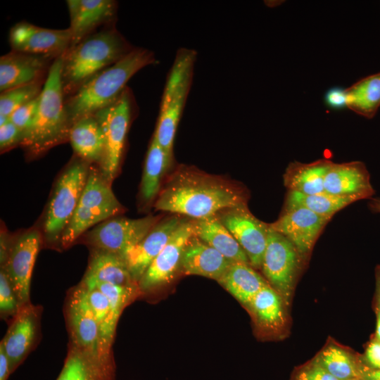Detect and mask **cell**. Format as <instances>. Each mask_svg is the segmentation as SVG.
<instances>
[{"label": "cell", "mask_w": 380, "mask_h": 380, "mask_svg": "<svg viewBox=\"0 0 380 380\" xmlns=\"http://www.w3.org/2000/svg\"><path fill=\"white\" fill-rule=\"evenodd\" d=\"M89 163L75 160L61 175L50 199L44 222V234L47 243H60L63 234L71 220L89 176Z\"/></svg>", "instance_id": "52a82bcc"}, {"label": "cell", "mask_w": 380, "mask_h": 380, "mask_svg": "<svg viewBox=\"0 0 380 380\" xmlns=\"http://www.w3.org/2000/svg\"><path fill=\"white\" fill-rule=\"evenodd\" d=\"M100 326L104 341L113 347L119 317L115 314L107 297L95 287L79 284Z\"/></svg>", "instance_id": "836d02e7"}, {"label": "cell", "mask_w": 380, "mask_h": 380, "mask_svg": "<svg viewBox=\"0 0 380 380\" xmlns=\"http://www.w3.org/2000/svg\"><path fill=\"white\" fill-rule=\"evenodd\" d=\"M333 163L326 158L309 163L291 162L284 174V186L288 191L305 195L322 193L325 176Z\"/></svg>", "instance_id": "4316f807"}, {"label": "cell", "mask_w": 380, "mask_h": 380, "mask_svg": "<svg viewBox=\"0 0 380 380\" xmlns=\"http://www.w3.org/2000/svg\"><path fill=\"white\" fill-rule=\"evenodd\" d=\"M362 357L368 367L380 369V342L372 336Z\"/></svg>", "instance_id": "b9f144b4"}, {"label": "cell", "mask_w": 380, "mask_h": 380, "mask_svg": "<svg viewBox=\"0 0 380 380\" xmlns=\"http://www.w3.org/2000/svg\"><path fill=\"white\" fill-rule=\"evenodd\" d=\"M304 260L288 239L270 227L260 270L268 284L281 296L287 306L291 302Z\"/></svg>", "instance_id": "9c48e42d"}, {"label": "cell", "mask_w": 380, "mask_h": 380, "mask_svg": "<svg viewBox=\"0 0 380 380\" xmlns=\"http://www.w3.org/2000/svg\"><path fill=\"white\" fill-rule=\"evenodd\" d=\"M248 194L240 184L181 165L169 176L156 199L157 210L196 220L247 204Z\"/></svg>", "instance_id": "6da1fadb"}, {"label": "cell", "mask_w": 380, "mask_h": 380, "mask_svg": "<svg viewBox=\"0 0 380 380\" xmlns=\"http://www.w3.org/2000/svg\"><path fill=\"white\" fill-rule=\"evenodd\" d=\"M63 55L53 62L42 91L34 122L20 145L31 156H39L69 137L71 124L65 108L62 82Z\"/></svg>", "instance_id": "277c9868"}, {"label": "cell", "mask_w": 380, "mask_h": 380, "mask_svg": "<svg viewBox=\"0 0 380 380\" xmlns=\"http://www.w3.org/2000/svg\"><path fill=\"white\" fill-rule=\"evenodd\" d=\"M160 216L111 218L89 230L84 241L92 248L121 255L139 242L160 221Z\"/></svg>", "instance_id": "30bf717a"}, {"label": "cell", "mask_w": 380, "mask_h": 380, "mask_svg": "<svg viewBox=\"0 0 380 380\" xmlns=\"http://www.w3.org/2000/svg\"><path fill=\"white\" fill-rule=\"evenodd\" d=\"M218 282L246 308L267 281L251 265L233 262Z\"/></svg>", "instance_id": "f1b7e54d"}, {"label": "cell", "mask_w": 380, "mask_h": 380, "mask_svg": "<svg viewBox=\"0 0 380 380\" xmlns=\"http://www.w3.org/2000/svg\"><path fill=\"white\" fill-rule=\"evenodd\" d=\"M113 351L94 353L69 343L62 369L56 380H115Z\"/></svg>", "instance_id": "ffe728a7"}, {"label": "cell", "mask_w": 380, "mask_h": 380, "mask_svg": "<svg viewBox=\"0 0 380 380\" xmlns=\"http://www.w3.org/2000/svg\"><path fill=\"white\" fill-rule=\"evenodd\" d=\"M376 316V330L373 337L380 342V310H375Z\"/></svg>", "instance_id": "7dc6e473"}, {"label": "cell", "mask_w": 380, "mask_h": 380, "mask_svg": "<svg viewBox=\"0 0 380 380\" xmlns=\"http://www.w3.org/2000/svg\"><path fill=\"white\" fill-rule=\"evenodd\" d=\"M287 307L281 296L268 284L254 296L246 308L260 334L265 337L280 338L288 332Z\"/></svg>", "instance_id": "7402d4cb"}, {"label": "cell", "mask_w": 380, "mask_h": 380, "mask_svg": "<svg viewBox=\"0 0 380 380\" xmlns=\"http://www.w3.org/2000/svg\"><path fill=\"white\" fill-rule=\"evenodd\" d=\"M357 380H360V379H357Z\"/></svg>", "instance_id": "c3c4849f"}, {"label": "cell", "mask_w": 380, "mask_h": 380, "mask_svg": "<svg viewBox=\"0 0 380 380\" xmlns=\"http://www.w3.org/2000/svg\"><path fill=\"white\" fill-rule=\"evenodd\" d=\"M232 263L217 250L193 234L182 253L179 270L186 275H198L218 281Z\"/></svg>", "instance_id": "cb8c5ba5"}, {"label": "cell", "mask_w": 380, "mask_h": 380, "mask_svg": "<svg viewBox=\"0 0 380 380\" xmlns=\"http://www.w3.org/2000/svg\"><path fill=\"white\" fill-rule=\"evenodd\" d=\"M330 220L305 208L296 206L284 208L280 217L270 227L288 239L305 260Z\"/></svg>", "instance_id": "e0dca14e"}, {"label": "cell", "mask_w": 380, "mask_h": 380, "mask_svg": "<svg viewBox=\"0 0 380 380\" xmlns=\"http://www.w3.org/2000/svg\"><path fill=\"white\" fill-rule=\"evenodd\" d=\"M42 308L31 302L23 305L12 318L1 341L8 358L11 373L36 347L40 337Z\"/></svg>", "instance_id": "4fadbf2b"}, {"label": "cell", "mask_w": 380, "mask_h": 380, "mask_svg": "<svg viewBox=\"0 0 380 380\" xmlns=\"http://www.w3.org/2000/svg\"><path fill=\"white\" fill-rule=\"evenodd\" d=\"M314 359L338 380L360 379L367 366L362 355L330 340Z\"/></svg>", "instance_id": "484cf974"}, {"label": "cell", "mask_w": 380, "mask_h": 380, "mask_svg": "<svg viewBox=\"0 0 380 380\" xmlns=\"http://www.w3.org/2000/svg\"><path fill=\"white\" fill-rule=\"evenodd\" d=\"M23 132L10 120L0 126V148L4 151L15 144H20Z\"/></svg>", "instance_id": "ab89813d"}, {"label": "cell", "mask_w": 380, "mask_h": 380, "mask_svg": "<svg viewBox=\"0 0 380 380\" xmlns=\"http://www.w3.org/2000/svg\"><path fill=\"white\" fill-rule=\"evenodd\" d=\"M39 97L18 108L9 117L13 122L24 134L32 125L37 113Z\"/></svg>", "instance_id": "74e56055"}, {"label": "cell", "mask_w": 380, "mask_h": 380, "mask_svg": "<svg viewBox=\"0 0 380 380\" xmlns=\"http://www.w3.org/2000/svg\"><path fill=\"white\" fill-rule=\"evenodd\" d=\"M196 56L194 49H179L167 77L153 137L170 153L192 84Z\"/></svg>", "instance_id": "5b68a950"}, {"label": "cell", "mask_w": 380, "mask_h": 380, "mask_svg": "<svg viewBox=\"0 0 380 380\" xmlns=\"http://www.w3.org/2000/svg\"><path fill=\"white\" fill-rule=\"evenodd\" d=\"M157 63L153 51L135 47L122 59L88 80L65 99L71 126L80 118L94 115L111 105L137 72Z\"/></svg>", "instance_id": "7a4b0ae2"}, {"label": "cell", "mask_w": 380, "mask_h": 380, "mask_svg": "<svg viewBox=\"0 0 380 380\" xmlns=\"http://www.w3.org/2000/svg\"><path fill=\"white\" fill-rule=\"evenodd\" d=\"M66 3L72 36L70 47L94 33L99 27L109 25L115 18L118 4L113 0H68Z\"/></svg>", "instance_id": "44dd1931"}, {"label": "cell", "mask_w": 380, "mask_h": 380, "mask_svg": "<svg viewBox=\"0 0 380 380\" xmlns=\"http://www.w3.org/2000/svg\"><path fill=\"white\" fill-rule=\"evenodd\" d=\"M11 374L8 358L0 344V380H8Z\"/></svg>", "instance_id": "7bdbcfd3"}, {"label": "cell", "mask_w": 380, "mask_h": 380, "mask_svg": "<svg viewBox=\"0 0 380 380\" xmlns=\"http://www.w3.org/2000/svg\"><path fill=\"white\" fill-rule=\"evenodd\" d=\"M133 49L113 25L95 32L70 47L63 55L62 82L65 96L70 95L88 80Z\"/></svg>", "instance_id": "3957f363"}, {"label": "cell", "mask_w": 380, "mask_h": 380, "mask_svg": "<svg viewBox=\"0 0 380 380\" xmlns=\"http://www.w3.org/2000/svg\"><path fill=\"white\" fill-rule=\"evenodd\" d=\"M193 232L196 236L217 250L232 263L251 265L246 253L217 214L193 220Z\"/></svg>", "instance_id": "d4e9b609"}, {"label": "cell", "mask_w": 380, "mask_h": 380, "mask_svg": "<svg viewBox=\"0 0 380 380\" xmlns=\"http://www.w3.org/2000/svg\"><path fill=\"white\" fill-rule=\"evenodd\" d=\"M12 51L57 58L70 47L72 36L68 28L41 27L25 21L14 25L9 31Z\"/></svg>", "instance_id": "5bb4252c"}, {"label": "cell", "mask_w": 380, "mask_h": 380, "mask_svg": "<svg viewBox=\"0 0 380 380\" xmlns=\"http://www.w3.org/2000/svg\"><path fill=\"white\" fill-rule=\"evenodd\" d=\"M80 282L101 291L108 299L115 314L119 318L124 309L142 294L138 286H120L84 279Z\"/></svg>", "instance_id": "e575fe53"}, {"label": "cell", "mask_w": 380, "mask_h": 380, "mask_svg": "<svg viewBox=\"0 0 380 380\" xmlns=\"http://www.w3.org/2000/svg\"><path fill=\"white\" fill-rule=\"evenodd\" d=\"M347 108L371 119L380 107V72L365 77L346 89Z\"/></svg>", "instance_id": "1f68e13d"}, {"label": "cell", "mask_w": 380, "mask_h": 380, "mask_svg": "<svg viewBox=\"0 0 380 380\" xmlns=\"http://www.w3.org/2000/svg\"><path fill=\"white\" fill-rule=\"evenodd\" d=\"M75 153L87 163L100 164L104 149L101 127L94 115L86 116L74 122L68 137Z\"/></svg>", "instance_id": "83f0119b"}, {"label": "cell", "mask_w": 380, "mask_h": 380, "mask_svg": "<svg viewBox=\"0 0 380 380\" xmlns=\"http://www.w3.org/2000/svg\"><path fill=\"white\" fill-rule=\"evenodd\" d=\"M324 189L329 194L360 200L371 198L374 194L369 173L361 161L333 163L325 176Z\"/></svg>", "instance_id": "603a6c76"}, {"label": "cell", "mask_w": 380, "mask_h": 380, "mask_svg": "<svg viewBox=\"0 0 380 380\" xmlns=\"http://www.w3.org/2000/svg\"><path fill=\"white\" fill-rule=\"evenodd\" d=\"M22 306L4 268L0 271L1 318H13Z\"/></svg>", "instance_id": "8d00e7d4"}, {"label": "cell", "mask_w": 380, "mask_h": 380, "mask_svg": "<svg viewBox=\"0 0 380 380\" xmlns=\"http://www.w3.org/2000/svg\"><path fill=\"white\" fill-rule=\"evenodd\" d=\"M54 58L11 51L0 58V91L45 82Z\"/></svg>", "instance_id": "d6986e66"}, {"label": "cell", "mask_w": 380, "mask_h": 380, "mask_svg": "<svg viewBox=\"0 0 380 380\" xmlns=\"http://www.w3.org/2000/svg\"><path fill=\"white\" fill-rule=\"evenodd\" d=\"M217 215L244 251L251 265L260 270L270 224L254 216L247 204L222 210Z\"/></svg>", "instance_id": "7c38bea8"}, {"label": "cell", "mask_w": 380, "mask_h": 380, "mask_svg": "<svg viewBox=\"0 0 380 380\" xmlns=\"http://www.w3.org/2000/svg\"><path fill=\"white\" fill-rule=\"evenodd\" d=\"M41 245L38 231L30 230L12 243L4 268L21 306L30 303V285L34 265Z\"/></svg>", "instance_id": "2e32d148"}, {"label": "cell", "mask_w": 380, "mask_h": 380, "mask_svg": "<svg viewBox=\"0 0 380 380\" xmlns=\"http://www.w3.org/2000/svg\"><path fill=\"white\" fill-rule=\"evenodd\" d=\"M173 153L166 151L153 137L146 153L141 183V195L146 202L156 198L164 173L172 165Z\"/></svg>", "instance_id": "4dcf8cb0"}, {"label": "cell", "mask_w": 380, "mask_h": 380, "mask_svg": "<svg viewBox=\"0 0 380 380\" xmlns=\"http://www.w3.org/2000/svg\"><path fill=\"white\" fill-rule=\"evenodd\" d=\"M368 206L372 212L380 213V198H370Z\"/></svg>", "instance_id": "bcb514c9"}, {"label": "cell", "mask_w": 380, "mask_h": 380, "mask_svg": "<svg viewBox=\"0 0 380 380\" xmlns=\"http://www.w3.org/2000/svg\"><path fill=\"white\" fill-rule=\"evenodd\" d=\"M360 380H380V369H374L366 366L360 375Z\"/></svg>", "instance_id": "f6af8a7d"}, {"label": "cell", "mask_w": 380, "mask_h": 380, "mask_svg": "<svg viewBox=\"0 0 380 380\" xmlns=\"http://www.w3.org/2000/svg\"><path fill=\"white\" fill-rule=\"evenodd\" d=\"M376 290L374 298L373 306L374 310H380V265H377L375 270Z\"/></svg>", "instance_id": "ee69618b"}, {"label": "cell", "mask_w": 380, "mask_h": 380, "mask_svg": "<svg viewBox=\"0 0 380 380\" xmlns=\"http://www.w3.org/2000/svg\"><path fill=\"white\" fill-rule=\"evenodd\" d=\"M357 201H360V198L356 196H341L325 191L305 195L288 191L284 208L303 207L317 215L331 219L338 211Z\"/></svg>", "instance_id": "d6a6232c"}, {"label": "cell", "mask_w": 380, "mask_h": 380, "mask_svg": "<svg viewBox=\"0 0 380 380\" xmlns=\"http://www.w3.org/2000/svg\"><path fill=\"white\" fill-rule=\"evenodd\" d=\"M291 380H338L314 358L294 371Z\"/></svg>", "instance_id": "f35d334b"}, {"label": "cell", "mask_w": 380, "mask_h": 380, "mask_svg": "<svg viewBox=\"0 0 380 380\" xmlns=\"http://www.w3.org/2000/svg\"><path fill=\"white\" fill-rule=\"evenodd\" d=\"M123 207L101 171L90 167L86 185L75 213L65 228L61 246L66 248L91 227L121 213Z\"/></svg>", "instance_id": "8992f818"}, {"label": "cell", "mask_w": 380, "mask_h": 380, "mask_svg": "<svg viewBox=\"0 0 380 380\" xmlns=\"http://www.w3.org/2000/svg\"><path fill=\"white\" fill-rule=\"evenodd\" d=\"M324 102L328 107L334 110L347 108L348 96L346 89L340 87L329 89L325 94Z\"/></svg>", "instance_id": "60d3db41"}, {"label": "cell", "mask_w": 380, "mask_h": 380, "mask_svg": "<svg viewBox=\"0 0 380 380\" xmlns=\"http://www.w3.org/2000/svg\"><path fill=\"white\" fill-rule=\"evenodd\" d=\"M83 279L120 286H138L120 255L99 250H92Z\"/></svg>", "instance_id": "f546056e"}, {"label": "cell", "mask_w": 380, "mask_h": 380, "mask_svg": "<svg viewBox=\"0 0 380 380\" xmlns=\"http://www.w3.org/2000/svg\"><path fill=\"white\" fill-rule=\"evenodd\" d=\"M182 220L177 215L160 220L139 242L120 255L135 282L138 284Z\"/></svg>", "instance_id": "ac0fdd59"}, {"label": "cell", "mask_w": 380, "mask_h": 380, "mask_svg": "<svg viewBox=\"0 0 380 380\" xmlns=\"http://www.w3.org/2000/svg\"><path fill=\"white\" fill-rule=\"evenodd\" d=\"M193 234V220L182 219L166 245L138 282L141 293L165 285L174 279L179 270L184 249Z\"/></svg>", "instance_id": "9a60e30c"}, {"label": "cell", "mask_w": 380, "mask_h": 380, "mask_svg": "<svg viewBox=\"0 0 380 380\" xmlns=\"http://www.w3.org/2000/svg\"><path fill=\"white\" fill-rule=\"evenodd\" d=\"M65 313L69 343L94 353L113 352V347L104 341L100 326L79 284L68 292Z\"/></svg>", "instance_id": "8fae6325"}, {"label": "cell", "mask_w": 380, "mask_h": 380, "mask_svg": "<svg viewBox=\"0 0 380 380\" xmlns=\"http://www.w3.org/2000/svg\"><path fill=\"white\" fill-rule=\"evenodd\" d=\"M135 110L137 106L133 94L127 87L114 103L94 115L101 127L104 140L100 171L109 184L118 173Z\"/></svg>", "instance_id": "ba28073f"}, {"label": "cell", "mask_w": 380, "mask_h": 380, "mask_svg": "<svg viewBox=\"0 0 380 380\" xmlns=\"http://www.w3.org/2000/svg\"><path fill=\"white\" fill-rule=\"evenodd\" d=\"M44 82L32 83L1 92L0 115L9 118L18 108L38 97Z\"/></svg>", "instance_id": "d590c367"}]
</instances>
